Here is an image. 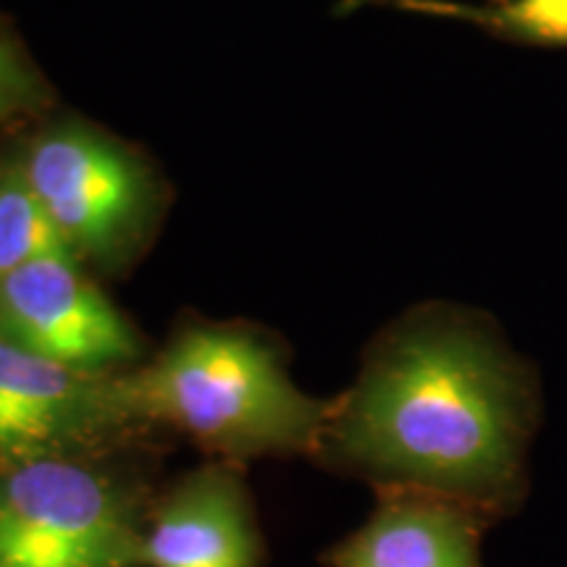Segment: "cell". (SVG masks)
Returning a JSON list of instances; mask_svg holds the SVG:
<instances>
[{
	"mask_svg": "<svg viewBox=\"0 0 567 567\" xmlns=\"http://www.w3.org/2000/svg\"><path fill=\"white\" fill-rule=\"evenodd\" d=\"M408 9L455 17L505 40L538 48H567V0H499L494 6L408 0Z\"/></svg>",
	"mask_w": 567,
	"mask_h": 567,
	"instance_id": "obj_10",
	"label": "cell"
},
{
	"mask_svg": "<svg viewBox=\"0 0 567 567\" xmlns=\"http://www.w3.org/2000/svg\"><path fill=\"white\" fill-rule=\"evenodd\" d=\"M266 559L243 465L208 460L155 494L140 567H264Z\"/></svg>",
	"mask_w": 567,
	"mask_h": 567,
	"instance_id": "obj_7",
	"label": "cell"
},
{
	"mask_svg": "<svg viewBox=\"0 0 567 567\" xmlns=\"http://www.w3.org/2000/svg\"><path fill=\"white\" fill-rule=\"evenodd\" d=\"M71 250L51 213L27 182L21 163L0 172V281L42 258H59Z\"/></svg>",
	"mask_w": 567,
	"mask_h": 567,
	"instance_id": "obj_9",
	"label": "cell"
},
{
	"mask_svg": "<svg viewBox=\"0 0 567 567\" xmlns=\"http://www.w3.org/2000/svg\"><path fill=\"white\" fill-rule=\"evenodd\" d=\"M155 494L140 444L0 467V567H140Z\"/></svg>",
	"mask_w": 567,
	"mask_h": 567,
	"instance_id": "obj_3",
	"label": "cell"
},
{
	"mask_svg": "<svg viewBox=\"0 0 567 567\" xmlns=\"http://www.w3.org/2000/svg\"><path fill=\"white\" fill-rule=\"evenodd\" d=\"M153 431L134 408L126 371H74L0 337V467L134 446Z\"/></svg>",
	"mask_w": 567,
	"mask_h": 567,
	"instance_id": "obj_4",
	"label": "cell"
},
{
	"mask_svg": "<svg viewBox=\"0 0 567 567\" xmlns=\"http://www.w3.org/2000/svg\"><path fill=\"white\" fill-rule=\"evenodd\" d=\"M76 258L113 264L151 224L155 193L142 163L84 126L40 134L19 161Z\"/></svg>",
	"mask_w": 567,
	"mask_h": 567,
	"instance_id": "obj_5",
	"label": "cell"
},
{
	"mask_svg": "<svg viewBox=\"0 0 567 567\" xmlns=\"http://www.w3.org/2000/svg\"><path fill=\"white\" fill-rule=\"evenodd\" d=\"M0 337L87 373H124L142 358L137 331L71 255L34 260L0 281Z\"/></svg>",
	"mask_w": 567,
	"mask_h": 567,
	"instance_id": "obj_6",
	"label": "cell"
},
{
	"mask_svg": "<svg viewBox=\"0 0 567 567\" xmlns=\"http://www.w3.org/2000/svg\"><path fill=\"white\" fill-rule=\"evenodd\" d=\"M151 429L193 439L213 460L316 457L334 402L295 384L279 347L245 326H189L126 371Z\"/></svg>",
	"mask_w": 567,
	"mask_h": 567,
	"instance_id": "obj_2",
	"label": "cell"
},
{
	"mask_svg": "<svg viewBox=\"0 0 567 567\" xmlns=\"http://www.w3.org/2000/svg\"><path fill=\"white\" fill-rule=\"evenodd\" d=\"M360 3H365V0H352V6H360Z\"/></svg>",
	"mask_w": 567,
	"mask_h": 567,
	"instance_id": "obj_12",
	"label": "cell"
},
{
	"mask_svg": "<svg viewBox=\"0 0 567 567\" xmlns=\"http://www.w3.org/2000/svg\"><path fill=\"white\" fill-rule=\"evenodd\" d=\"M494 517L417 488H375L360 528L323 551L326 567H484L481 544Z\"/></svg>",
	"mask_w": 567,
	"mask_h": 567,
	"instance_id": "obj_8",
	"label": "cell"
},
{
	"mask_svg": "<svg viewBox=\"0 0 567 567\" xmlns=\"http://www.w3.org/2000/svg\"><path fill=\"white\" fill-rule=\"evenodd\" d=\"M536 379L478 318L423 310L386 331L334 400L316 460L373 488H417L494 520L528 494Z\"/></svg>",
	"mask_w": 567,
	"mask_h": 567,
	"instance_id": "obj_1",
	"label": "cell"
},
{
	"mask_svg": "<svg viewBox=\"0 0 567 567\" xmlns=\"http://www.w3.org/2000/svg\"><path fill=\"white\" fill-rule=\"evenodd\" d=\"M34 101L32 74L21 66L17 53L11 51L9 42L0 38V116L19 111L21 105Z\"/></svg>",
	"mask_w": 567,
	"mask_h": 567,
	"instance_id": "obj_11",
	"label": "cell"
}]
</instances>
